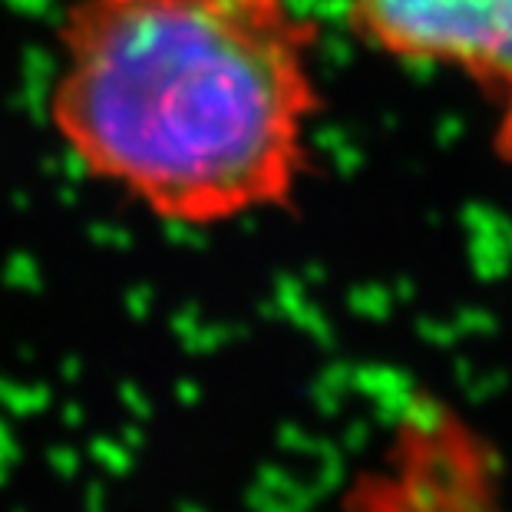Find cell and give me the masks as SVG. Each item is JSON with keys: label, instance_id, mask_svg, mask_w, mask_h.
Segmentation results:
<instances>
[{"label": "cell", "instance_id": "obj_1", "mask_svg": "<svg viewBox=\"0 0 512 512\" xmlns=\"http://www.w3.org/2000/svg\"><path fill=\"white\" fill-rule=\"evenodd\" d=\"M318 110V24L294 0H73L60 17L53 133L159 222L291 205Z\"/></svg>", "mask_w": 512, "mask_h": 512}, {"label": "cell", "instance_id": "obj_2", "mask_svg": "<svg viewBox=\"0 0 512 512\" xmlns=\"http://www.w3.org/2000/svg\"><path fill=\"white\" fill-rule=\"evenodd\" d=\"M357 40L390 60L512 86V0H344Z\"/></svg>", "mask_w": 512, "mask_h": 512}, {"label": "cell", "instance_id": "obj_3", "mask_svg": "<svg viewBox=\"0 0 512 512\" xmlns=\"http://www.w3.org/2000/svg\"><path fill=\"white\" fill-rule=\"evenodd\" d=\"M496 156L503 162H512V86L503 93V110H499V126L493 139Z\"/></svg>", "mask_w": 512, "mask_h": 512}]
</instances>
